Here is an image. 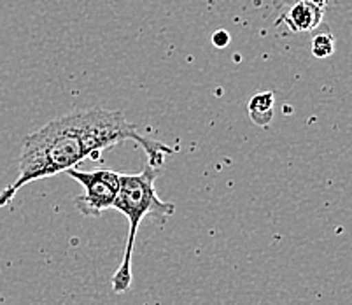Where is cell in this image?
<instances>
[{
  "label": "cell",
  "mask_w": 352,
  "mask_h": 305,
  "mask_svg": "<svg viewBox=\"0 0 352 305\" xmlns=\"http://www.w3.org/2000/svg\"><path fill=\"white\" fill-rule=\"evenodd\" d=\"M294 2H298V0H272V4L275 6V8H289L291 4H294Z\"/></svg>",
  "instance_id": "cell-8"
},
{
  "label": "cell",
  "mask_w": 352,
  "mask_h": 305,
  "mask_svg": "<svg viewBox=\"0 0 352 305\" xmlns=\"http://www.w3.org/2000/svg\"><path fill=\"white\" fill-rule=\"evenodd\" d=\"M335 46H337V41L333 37L331 32L326 28L324 32H319L312 37V43H310V50L316 59H328L335 53Z\"/></svg>",
  "instance_id": "cell-6"
},
{
  "label": "cell",
  "mask_w": 352,
  "mask_h": 305,
  "mask_svg": "<svg viewBox=\"0 0 352 305\" xmlns=\"http://www.w3.org/2000/svg\"><path fill=\"white\" fill-rule=\"evenodd\" d=\"M328 0H298L287 8L280 16V21L293 34H307L319 28L324 21V11Z\"/></svg>",
  "instance_id": "cell-4"
},
{
  "label": "cell",
  "mask_w": 352,
  "mask_h": 305,
  "mask_svg": "<svg viewBox=\"0 0 352 305\" xmlns=\"http://www.w3.org/2000/svg\"><path fill=\"white\" fill-rule=\"evenodd\" d=\"M275 95L272 92L258 93L249 102V116L258 127H267L274 116Z\"/></svg>",
  "instance_id": "cell-5"
},
{
  "label": "cell",
  "mask_w": 352,
  "mask_h": 305,
  "mask_svg": "<svg viewBox=\"0 0 352 305\" xmlns=\"http://www.w3.org/2000/svg\"><path fill=\"white\" fill-rule=\"evenodd\" d=\"M212 43L216 44L217 48H225L226 44L230 43V35H228V32H225V30L216 32V34H214V37H212Z\"/></svg>",
  "instance_id": "cell-7"
},
{
  "label": "cell",
  "mask_w": 352,
  "mask_h": 305,
  "mask_svg": "<svg viewBox=\"0 0 352 305\" xmlns=\"http://www.w3.org/2000/svg\"><path fill=\"white\" fill-rule=\"evenodd\" d=\"M65 174L85 188L82 195L76 197L74 200L79 214L88 218H98L107 209L113 207L118 189H120V172L109 169L79 170L78 167H72Z\"/></svg>",
  "instance_id": "cell-3"
},
{
  "label": "cell",
  "mask_w": 352,
  "mask_h": 305,
  "mask_svg": "<svg viewBox=\"0 0 352 305\" xmlns=\"http://www.w3.org/2000/svg\"><path fill=\"white\" fill-rule=\"evenodd\" d=\"M124 140L139 144L149 165L158 169L165 156L175 153L168 144L142 136L121 111L89 107L54 118L23 139L18 178L0 193V207L11 204L23 186L62 174L88 158L100 160L105 149Z\"/></svg>",
  "instance_id": "cell-1"
},
{
  "label": "cell",
  "mask_w": 352,
  "mask_h": 305,
  "mask_svg": "<svg viewBox=\"0 0 352 305\" xmlns=\"http://www.w3.org/2000/svg\"><path fill=\"white\" fill-rule=\"evenodd\" d=\"M158 176V167H153L149 163L139 174H120V189H118L113 209L120 211L126 218L130 230H128L121 265L118 266V271L111 279L114 293H124L132 286L133 247H135V237L144 218H153L158 223H165L175 213V205L172 202L162 200L156 193L155 181Z\"/></svg>",
  "instance_id": "cell-2"
}]
</instances>
